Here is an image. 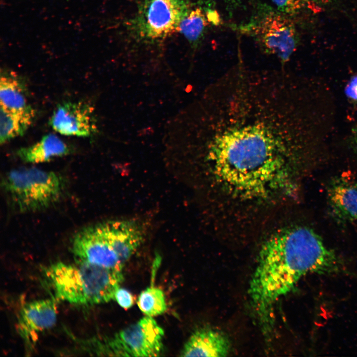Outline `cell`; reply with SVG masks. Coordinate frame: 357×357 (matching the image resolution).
<instances>
[{
    "mask_svg": "<svg viewBox=\"0 0 357 357\" xmlns=\"http://www.w3.org/2000/svg\"><path fill=\"white\" fill-rule=\"evenodd\" d=\"M208 20L202 8L191 9L179 27L181 33L193 47L197 46L204 36Z\"/></svg>",
    "mask_w": 357,
    "mask_h": 357,
    "instance_id": "cell-15",
    "label": "cell"
},
{
    "mask_svg": "<svg viewBox=\"0 0 357 357\" xmlns=\"http://www.w3.org/2000/svg\"><path fill=\"white\" fill-rule=\"evenodd\" d=\"M242 0H204V3L208 6V8L210 6H213L217 2L221 3L226 8V9L232 13L233 11L236 9L241 3Z\"/></svg>",
    "mask_w": 357,
    "mask_h": 357,
    "instance_id": "cell-19",
    "label": "cell"
},
{
    "mask_svg": "<svg viewBox=\"0 0 357 357\" xmlns=\"http://www.w3.org/2000/svg\"><path fill=\"white\" fill-rule=\"evenodd\" d=\"M252 36L267 53L282 63L288 61L298 46V33L286 15L267 7L261 8L252 18L240 28Z\"/></svg>",
    "mask_w": 357,
    "mask_h": 357,
    "instance_id": "cell-5",
    "label": "cell"
},
{
    "mask_svg": "<svg viewBox=\"0 0 357 357\" xmlns=\"http://www.w3.org/2000/svg\"><path fill=\"white\" fill-rule=\"evenodd\" d=\"M69 152L68 145L58 136L51 133L31 146L19 149L17 155L24 162L40 163L66 155Z\"/></svg>",
    "mask_w": 357,
    "mask_h": 357,
    "instance_id": "cell-12",
    "label": "cell"
},
{
    "mask_svg": "<svg viewBox=\"0 0 357 357\" xmlns=\"http://www.w3.org/2000/svg\"><path fill=\"white\" fill-rule=\"evenodd\" d=\"M1 187L11 206L19 212H34L57 202L64 189L59 174L36 168H24L8 172Z\"/></svg>",
    "mask_w": 357,
    "mask_h": 357,
    "instance_id": "cell-3",
    "label": "cell"
},
{
    "mask_svg": "<svg viewBox=\"0 0 357 357\" xmlns=\"http://www.w3.org/2000/svg\"><path fill=\"white\" fill-rule=\"evenodd\" d=\"M50 123L59 133L66 136L87 137L96 131L93 107L83 102H66L54 112Z\"/></svg>",
    "mask_w": 357,
    "mask_h": 357,
    "instance_id": "cell-8",
    "label": "cell"
},
{
    "mask_svg": "<svg viewBox=\"0 0 357 357\" xmlns=\"http://www.w3.org/2000/svg\"><path fill=\"white\" fill-rule=\"evenodd\" d=\"M343 268L336 253L309 227L296 226L271 237L261 246L248 291L261 328H272L274 303L302 277L337 273Z\"/></svg>",
    "mask_w": 357,
    "mask_h": 357,
    "instance_id": "cell-1",
    "label": "cell"
},
{
    "mask_svg": "<svg viewBox=\"0 0 357 357\" xmlns=\"http://www.w3.org/2000/svg\"><path fill=\"white\" fill-rule=\"evenodd\" d=\"M114 299L121 307L124 309L130 308L133 304L134 299L132 294L123 288H119L117 291Z\"/></svg>",
    "mask_w": 357,
    "mask_h": 357,
    "instance_id": "cell-18",
    "label": "cell"
},
{
    "mask_svg": "<svg viewBox=\"0 0 357 357\" xmlns=\"http://www.w3.org/2000/svg\"><path fill=\"white\" fill-rule=\"evenodd\" d=\"M34 111L31 106L19 111H10L0 106V143L22 135L31 124Z\"/></svg>",
    "mask_w": 357,
    "mask_h": 357,
    "instance_id": "cell-13",
    "label": "cell"
},
{
    "mask_svg": "<svg viewBox=\"0 0 357 357\" xmlns=\"http://www.w3.org/2000/svg\"><path fill=\"white\" fill-rule=\"evenodd\" d=\"M230 350V341L224 333L213 329L203 328L191 335L180 356L226 357Z\"/></svg>",
    "mask_w": 357,
    "mask_h": 357,
    "instance_id": "cell-11",
    "label": "cell"
},
{
    "mask_svg": "<svg viewBox=\"0 0 357 357\" xmlns=\"http://www.w3.org/2000/svg\"><path fill=\"white\" fill-rule=\"evenodd\" d=\"M57 307L55 300L46 298L24 304L20 309L17 330L29 343L36 340L38 334L52 328L56 323Z\"/></svg>",
    "mask_w": 357,
    "mask_h": 357,
    "instance_id": "cell-9",
    "label": "cell"
},
{
    "mask_svg": "<svg viewBox=\"0 0 357 357\" xmlns=\"http://www.w3.org/2000/svg\"><path fill=\"white\" fill-rule=\"evenodd\" d=\"M46 274L57 298L72 303L98 304L114 299L122 271L76 261L52 264Z\"/></svg>",
    "mask_w": 357,
    "mask_h": 357,
    "instance_id": "cell-2",
    "label": "cell"
},
{
    "mask_svg": "<svg viewBox=\"0 0 357 357\" xmlns=\"http://www.w3.org/2000/svg\"><path fill=\"white\" fill-rule=\"evenodd\" d=\"M346 91L350 98L357 101V76L350 83Z\"/></svg>",
    "mask_w": 357,
    "mask_h": 357,
    "instance_id": "cell-20",
    "label": "cell"
},
{
    "mask_svg": "<svg viewBox=\"0 0 357 357\" xmlns=\"http://www.w3.org/2000/svg\"><path fill=\"white\" fill-rule=\"evenodd\" d=\"M276 6L278 11L286 15L298 13L306 8L314 11L318 7L311 0H271Z\"/></svg>",
    "mask_w": 357,
    "mask_h": 357,
    "instance_id": "cell-17",
    "label": "cell"
},
{
    "mask_svg": "<svg viewBox=\"0 0 357 357\" xmlns=\"http://www.w3.org/2000/svg\"><path fill=\"white\" fill-rule=\"evenodd\" d=\"M191 9L188 0H141L131 21V30L142 42L155 43L179 32Z\"/></svg>",
    "mask_w": 357,
    "mask_h": 357,
    "instance_id": "cell-4",
    "label": "cell"
},
{
    "mask_svg": "<svg viewBox=\"0 0 357 357\" xmlns=\"http://www.w3.org/2000/svg\"><path fill=\"white\" fill-rule=\"evenodd\" d=\"M311 0L313 1V2H314V1H319V2H321V1H325L327 0Z\"/></svg>",
    "mask_w": 357,
    "mask_h": 357,
    "instance_id": "cell-21",
    "label": "cell"
},
{
    "mask_svg": "<svg viewBox=\"0 0 357 357\" xmlns=\"http://www.w3.org/2000/svg\"><path fill=\"white\" fill-rule=\"evenodd\" d=\"M72 250L75 260L122 271L124 264L116 253L104 223L84 228L76 234Z\"/></svg>",
    "mask_w": 357,
    "mask_h": 357,
    "instance_id": "cell-7",
    "label": "cell"
},
{
    "mask_svg": "<svg viewBox=\"0 0 357 357\" xmlns=\"http://www.w3.org/2000/svg\"><path fill=\"white\" fill-rule=\"evenodd\" d=\"M137 303L140 310L147 316L160 315L167 309L163 292L153 286L147 288L140 294Z\"/></svg>",
    "mask_w": 357,
    "mask_h": 357,
    "instance_id": "cell-16",
    "label": "cell"
},
{
    "mask_svg": "<svg viewBox=\"0 0 357 357\" xmlns=\"http://www.w3.org/2000/svg\"><path fill=\"white\" fill-rule=\"evenodd\" d=\"M329 209L340 223L357 220V182L344 178H334L327 189Z\"/></svg>",
    "mask_w": 357,
    "mask_h": 357,
    "instance_id": "cell-10",
    "label": "cell"
},
{
    "mask_svg": "<svg viewBox=\"0 0 357 357\" xmlns=\"http://www.w3.org/2000/svg\"><path fill=\"white\" fill-rule=\"evenodd\" d=\"M163 329L152 317L141 318L110 339L115 356L158 357L163 349Z\"/></svg>",
    "mask_w": 357,
    "mask_h": 357,
    "instance_id": "cell-6",
    "label": "cell"
},
{
    "mask_svg": "<svg viewBox=\"0 0 357 357\" xmlns=\"http://www.w3.org/2000/svg\"><path fill=\"white\" fill-rule=\"evenodd\" d=\"M0 106L14 111H22L30 106L20 81L12 75L3 73L0 76Z\"/></svg>",
    "mask_w": 357,
    "mask_h": 357,
    "instance_id": "cell-14",
    "label": "cell"
}]
</instances>
